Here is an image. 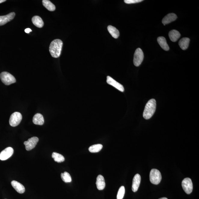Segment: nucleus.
Returning <instances> with one entry per match:
<instances>
[{"instance_id": "f257e3e1", "label": "nucleus", "mask_w": 199, "mask_h": 199, "mask_svg": "<svg viewBox=\"0 0 199 199\" xmlns=\"http://www.w3.org/2000/svg\"><path fill=\"white\" fill-rule=\"evenodd\" d=\"M63 42L60 39H55L51 43L50 47V52L52 57L57 58L61 55Z\"/></svg>"}, {"instance_id": "f03ea898", "label": "nucleus", "mask_w": 199, "mask_h": 199, "mask_svg": "<svg viewBox=\"0 0 199 199\" xmlns=\"http://www.w3.org/2000/svg\"><path fill=\"white\" fill-rule=\"evenodd\" d=\"M156 104L155 100L152 99L148 101L145 107L143 117L146 120L151 118L155 112Z\"/></svg>"}, {"instance_id": "7ed1b4c3", "label": "nucleus", "mask_w": 199, "mask_h": 199, "mask_svg": "<svg viewBox=\"0 0 199 199\" xmlns=\"http://www.w3.org/2000/svg\"><path fill=\"white\" fill-rule=\"evenodd\" d=\"M0 78L2 81L6 85H9L16 82L14 77L6 72H2L0 75Z\"/></svg>"}, {"instance_id": "20e7f679", "label": "nucleus", "mask_w": 199, "mask_h": 199, "mask_svg": "<svg viewBox=\"0 0 199 199\" xmlns=\"http://www.w3.org/2000/svg\"><path fill=\"white\" fill-rule=\"evenodd\" d=\"M161 180V173L156 169L151 170L150 173V180L152 183L158 185L160 183Z\"/></svg>"}, {"instance_id": "39448f33", "label": "nucleus", "mask_w": 199, "mask_h": 199, "mask_svg": "<svg viewBox=\"0 0 199 199\" xmlns=\"http://www.w3.org/2000/svg\"><path fill=\"white\" fill-rule=\"evenodd\" d=\"M22 119V116L19 112H15L11 116L9 119V124L13 127L17 126L20 124Z\"/></svg>"}, {"instance_id": "423d86ee", "label": "nucleus", "mask_w": 199, "mask_h": 199, "mask_svg": "<svg viewBox=\"0 0 199 199\" xmlns=\"http://www.w3.org/2000/svg\"><path fill=\"white\" fill-rule=\"evenodd\" d=\"M144 58V54L141 49L138 48L135 51L133 58V63L136 66L141 64Z\"/></svg>"}, {"instance_id": "0eeeda50", "label": "nucleus", "mask_w": 199, "mask_h": 199, "mask_svg": "<svg viewBox=\"0 0 199 199\" xmlns=\"http://www.w3.org/2000/svg\"><path fill=\"white\" fill-rule=\"evenodd\" d=\"M182 187L186 193L189 194L193 190V184L191 179L189 178L184 179L182 182Z\"/></svg>"}, {"instance_id": "6e6552de", "label": "nucleus", "mask_w": 199, "mask_h": 199, "mask_svg": "<svg viewBox=\"0 0 199 199\" xmlns=\"http://www.w3.org/2000/svg\"><path fill=\"white\" fill-rule=\"evenodd\" d=\"M38 138L37 137H33L29 139L26 141L24 142V144L25 145L27 151H29L34 149L38 142Z\"/></svg>"}, {"instance_id": "1a4fd4ad", "label": "nucleus", "mask_w": 199, "mask_h": 199, "mask_svg": "<svg viewBox=\"0 0 199 199\" xmlns=\"http://www.w3.org/2000/svg\"><path fill=\"white\" fill-rule=\"evenodd\" d=\"M14 150L12 147L6 148L0 153V160L5 161L9 159L14 153Z\"/></svg>"}, {"instance_id": "9d476101", "label": "nucleus", "mask_w": 199, "mask_h": 199, "mask_svg": "<svg viewBox=\"0 0 199 199\" xmlns=\"http://www.w3.org/2000/svg\"><path fill=\"white\" fill-rule=\"evenodd\" d=\"M107 82L108 84L112 85L116 88L119 91L121 92L124 91V88L121 84L115 81V79L110 76H107Z\"/></svg>"}, {"instance_id": "9b49d317", "label": "nucleus", "mask_w": 199, "mask_h": 199, "mask_svg": "<svg viewBox=\"0 0 199 199\" xmlns=\"http://www.w3.org/2000/svg\"><path fill=\"white\" fill-rule=\"evenodd\" d=\"M15 16L14 12L10 13L7 15L0 16V26L5 25L7 23L10 22L14 18Z\"/></svg>"}, {"instance_id": "f8f14e48", "label": "nucleus", "mask_w": 199, "mask_h": 199, "mask_svg": "<svg viewBox=\"0 0 199 199\" xmlns=\"http://www.w3.org/2000/svg\"><path fill=\"white\" fill-rule=\"evenodd\" d=\"M141 182V177L139 174H137L134 176L133 179L132 189L133 191L136 192L137 191Z\"/></svg>"}, {"instance_id": "ddd939ff", "label": "nucleus", "mask_w": 199, "mask_h": 199, "mask_svg": "<svg viewBox=\"0 0 199 199\" xmlns=\"http://www.w3.org/2000/svg\"><path fill=\"white\" fill-rule=\"evenodd\" d=\"M11 184L16 191L20 194L23 193L25 192V188L22 184L17 181L14 180L11 182Z\"/></svg>"}, {"instance_id": "4468645a", "label": "nucleus", "mask_w": 199, "mask_h": 199, "mask_svg": "<svg viewBox=\"0 0 199 199\" xmlns=\"http://www.w3.org/2000/svg\"><path fill=\"white\" fill-rule=\"evenodd\" d=\"M96 184L97 188L99 190H103L105 188V181L103 176L99 175L97 176L96 179Z\"/></svg>"}, {"instance_id": "2eb2a0df", "label": "nucleus", "mask_w": 199, "mask_h": 199, "mask_svg": "<svg viewBox=\"0 0 199 199\" xmlns=\"http://www.w3.org/2000/svg\"><path fill=\"white\" fill-rule=\"evenodd\" d=\"M177 18V16L176 14L172 13L167 14L163 19L162 22L164 25L175 21Z\"/></svg>"}, {"instance_id": "dca6fc26", "label": "nucleus", "mask_w": 199, "mask_h": 199, "mask_svg": "<svg viewBox=\"0 0 199 199\" xmlns=\"http://www.w3.org/2000/svg\"><path fill=\"white\" fill-rule=\"evenodd\" d=\"M32 121L34 124L40 125H43L44 122V118L41 114L37 113L34 116Z\"/></svg>"}, {"instance_id": "f3484780", "label": "nucleus", "mask_w": 199, "mask_h": 199, "mask_svg": "<svg viewBox=\"0 0 199 199\" xmlns=\"http://www.w3.org/2000/svg\"><path fill=\"white\" fill-rule=\"evenodd\" d=\"M32 23L35 26L38 28H42L44 26V22L41 18L40 16H34L32 18Z\"/></svg>"}, {"instance_id": "a211bd4d", "label": "nucleus", "mask_w": 199, "mask_h": 199, "mask_svg": "<svg viewBox=\"0 0 199 199\" xmlns=\"http://www.w3.org/2000/svg\"><path fill=\"white\" fill-rule=\"evenodd\" d=\"M158 42L160 45L165 51L169 50V47L167 44L166 39L164 37H159L157 39Z\"/></svg>"}, {"instance_id": "6ab92c4d", "label": "nucleus", "mask_w": 199, "mask_h": 199, "mask_svg": "<svg viewBox=\"0 0 199 199\" xmlns=\"http://www.w3.org/2000/svg\"><path fill=\"white\" fill-rule=\"evenodd\" d=\"M169 35L170 40L173 42H176L180 38L181 35L178 31L173 30L169 32Z\"/></svg>"}, {"instance_id": "aec40b11", "label": "nucleus", "mask_w": 199, "mask_h": 199, "mask_svg": "<svg viewBox=\"0 0 199 199\" xmlns=\"http://www.w3.org/2000/svg\"><path fill=\"white\" fill-rule=\"evenodd\" d=\"M190 39L187 37L181 39L179 41V45L182 50H185L188 48Z\"/></svg>"}, {"instance_id": "412c9836", "label": "nucleus", "mask_w": 199, "mask_h": 199, "mask_svg": "<svg viewBox=\"0 0 199 199\" xmlns=\"http://www.w3.org/2000/svg\"><path fill=\"white\" fill-rule=\"evenodd\" d=\"M107 30H108L109 33L114 38H117L120 35V32H119L118 30H117L115 27L109 25L107 27Z\"/></svg>"}, {"instance_id": "4be33fe9", "label": "nucleus", "mask_w": 199, "mask_h": 199, "mask_svg": "<svg viewBox=\"0 0 199 199\" xmlns=\"http://www.w3.org/2000/svg\"><path fill=\"white\" fill-rule=\"evenodd\" d=\"M42 2L43 5L49 11H54L56 9L55 5L48 0H43Z\"/></svg>"}, {"instance_id": "5701e85b", "label": "nucleus", "mask_w": 199, "mask_h": 199, "mask_svg": "<svg viewBox=\"0 0 199 199\" xmlns=\"http://www.w3.org/2000/svg\"><path fill=\"white\" fill-rule=\"evenodd\" d=\"M52 157L54 158L55 161L58 163L63 162L65 161V158L63 156L57 153L53 152Z\"/></svg>"}, {"instance_id": "b1692460", "label": "nucleus", "mask_w": 199, "mask_h": 199, "mask_svg": "<svg viewBox=\"0 0 199 199\" xmlns=\"http://www.w3.org/2000/svg\"><path fill=\"white\" fill-rule=\"evenodd\" d=\"M103 147V146L102 144H95L90 147L89 150L91 153H97L100 151Z\"/></svg>"}, {"instance_id": "393cba45", "label": "nucleus", "mask_w": 199, "mask_h": 199, "mask_svg": "<svg viewBox=\"0 0 199 199\" xmlns=\"http://www.w3.org/2000/svg\"><path fill=\"white\" fill-rule=\"evenodd\" d=\"M61 178L62 180L65 182H72L71 176L67 172H65L64 173H62Z\"/></svg>"}, {"instance_id": "a878e982", "label": "nucleus", "mask_w": 199, "mask_h": 199, "mask_svg": "<svg viewBox=\"0 0 199 199\" xmlns=\"http://www.w3.org/2000/svg\"><path fill=\"white\" fill-rule=\"evenodd\" d=\"M125 187L123 186H122L119 189L117 195V199H123L125 194Z\"/></svg>"}, {"instance_id": "bb28decb", "label": "nucleus", "mask_w": 199, "mask_h": 199, "mask_svg": "<svg viewBox=\"0 0 199 199\" xmlns=\"http://www.w3.org/2000/svg\"><path fill=\"white\" fill-rule=\"evenodd\" d=\"M142 0H124V2L127 4H133L135 3L141 2Z\"/></svg>"}, {"instance_id": "cd10ccee", "label": "nucleus", "mask_w": 199, "mask_h": 199, "mask_svg": "<svg viewBox=\"0 0 199 199\" xmlns=\"http://www.w3.org/2000/svg\"><path fill=\"white\" fill-rule=\"evenodd\" d=\"M32 32V30H31V29L30 28H27L25 30V32H26V33L28 34L30 33V32Z\"/></svg>"}, {"instance_id": "c85d7f7f", "label": "nucleus", "mask_w": 199, "mask_h": 199, "mask_svg": "<svg viewBox=\"0 0 199 199\" xmlns=\"http://www.w3.org/2000/svg\"><path fill=\"white\" fill-rule=\"evenodd\" d=\"M6 1V0H0V4L5 2Z\"/></svg>"}, {"instance_id": "c756f323", "label": "nucleus", "mask_w": 199, "mask_h": 199, "mask_svg": "<svg viewBox=\"0 0 199 199\" xmlns=\"http://www.w3.org/2000/svg\"><path fill=\"white\" fill-rule=\"evenodd\" d=\"M159 199H168L167 198H166V197H163V198H161Z\"/></svg>"}]
</instances>
